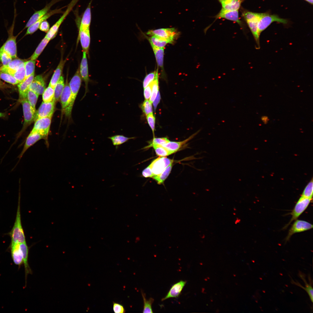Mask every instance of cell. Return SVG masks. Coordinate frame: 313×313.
<instances>
[{
    "mask_svg": "<svg viewBox=\"0 0 313 313\" xmlns=\"http://www.w3.org/2000/svg\"><path fill=\"white\" fill-rule=\"evenodd\" d=\"M200 130H199L194 134H193L186 139L179 142L169 141L167 143L162 145L168 150L174 153L175 152L180 149L184 145L186 144L188 141L192 139L195 136Z\"/></svg>",
    "mask_w": 313,
    "mask_h": 313,
    "instance_id": "484cf974",
    "label": "cell"
},
{
    "mask_svg": "<svg viewBox=\"0 0 313 313\" xmlns=\"http://www.w3.org/2000/svg\"><path fill=\"white\" fill-rule=\"evenodd\" d=\"M82 79L79 69L69 83L71 91L70 101L68 106L64 113L69 118L71 117L73 105L81 84Z\"/></svg>",
    "mask_w": 313,
    "mask_h": 313,
    "instance_id": "3957f363",
    "label": "cell"
},
{
    "mask_svg": "<svg viewBox=\"0 0 313 313\" xmlns=\"http://www.w3.org/2000/svg\"><path fill=\"white\" fill-rule=\"evenodd\" d=\"M65 61L61 59L51 79L49 85L54 88L61 76Z\"/></svg>",
    "mask_w": 313,
    "mask_h": 313,
    "instance_id": "83f0119b",
    "label": "cell"
},
{
    "mask_svg": "<svg viewBox=\"0 0 313 313\" xmlns=\"http://www.w3.org/2000/svg\"><path fill=\"white\" fill-rule=\"evenodd\" d=\"M5 113L0 112V117H5Z\"/></svg>",
    "mask_w": 313,
    "mask_h": 313,
    "instance_id": "6f0895ef",
    "label": "cell"
},
{
    "mask_svg": "<svg viewBox=\"0 0 313 313\" xmlns=\"http://www.w3.org/2000/svg\"><path fill=\"white\" fill-rule=\"evenodd\" d=\"M156 74V70H155L146 76L143 81V87L144 88L148 85L154 80Z\"/></svg>",
    "mask_w": 313,
    "mask_h": 313,
    "instance_id": "c3c4849f",
    "label": "cell"
},
{
    "mask_svg": "<svg viewBox=\"0 0 313 313\" xmlns=\"http://www.w3.org/2000/svg\"><path fill=\"white\" fill-rule=\"evenodd\" d=\"M169 141V140L166 137L155 138L150 142L149 145L145 147L142 149H146L154 145H162L167 143Z\"/></svg>",
    "mask_w": 313,
    "mask_h": 313,
    "instance_id": "f6af8a7d",
    "label": "cell"
},
{
    "mask_svg": "<svg viewBox=\"0 0 313 313\" xmlns=\"http://www.w3.org/2000/svg\"><path fill=\"white\" fill-rule=\"evenodd\" d=\"M66 6H65L56 9L49 11L45 15L28 28L26 35L31 34L34 33L39 28L40 24L43 21L46 20L52 15L57 14L63 13L64 12L62 11V9Z\"/></svg>",
    "mask_w": 313,
    "mask_h": 313,
    "instance_id": "e0dca14e",
    "label": "cell"
},
{
    "mask_svg": "<svg viewBox=\"0 0 313 313\" xmlns=\"http://www.w3.org/2000/svg\"><path fill=\"white\" fill-rule=\"evenodd\" d=\"M313 228V225L304 220H298L294 221L290 229L285 238L286 241H288L294 234L303 232L310 230Z\"/></svg>",
    "mask_w": 313,
    "mask_h": 313,
    "instance_id": "4fadbf2b",
    "label": "cell"
},
{
    "mask_svg": "<svg viewBox=\"0 0 313 313\" xmlns=\"http://www.w3.org/2000/svg\"><path fill=\"white\" fill-rule=\"evenodd\" d=\"M160 95L159 91L156 98L153 102V105L155 110H156L158 104L160 102Z\"/></svg>",
    "mask_w": 313,
    "mask_h": 313,
    "instance_id": "11a10c76",
    "label": "cell"
},
{
    "mask_svg": "<svg viewBox=\"0 0 313 313\" xmlns=\"http://www.w3.org/2000/svg\"><path fill=\"white\" fill-rule=\"evenodd\" d=\"M42 94L43 102H48L52 101L54 99V88L49 85L45 89Z\"/></svg>",
    "mask_w": 313,
    "mask_h": 313,
    "instance_id": "8d00e7d4",
    "label": "cell"
},
{
    "mask_svg": "<svg viewBox=\"0 0 313 313\" xmlns=\"http://www.w3.org/2000/svg\"></svg>",
    "mask_w": 313,
    "mask_h": 313,
    "instance_id": "94428289",
    "label": "cell"
},
{
    "mask_svg": "<svg viewBox=\"0 0 313 313\" xmlns=\"http://www.w3.org/2000/svg\"><path fill=\"white\" fill-rule=\"evenodd\" d=\"M186 283V281L181 280L173 285L166 296L162 299V301L171 298L178 297Z\"/></svg>",
    "mask_w": 313,
    "mask_h": 313,
    "instance_id": "44dd1931",
    "label": "cell"
},
{
    "mask_svg": "<svg viewBox=\"0 0 313 313\" xmlns=\"http://www.w3.org/2000/svg\"><path fill=\"white\" fill-rule=\"evenodd\" d=\"M34 76V73L19 83L18 85L19 100L26 98L29 87L32 81Z\"/></svg>",
    "mask_w": 313,
    "mask_h": 313,
    "instance_id": "d6986e66",
    "label": "cell"
},
{
    "mask_svg": "<svg viewBox=\"0 0 313 313\" xmlns=\"http://www.w3.org/2000/svg\"><path fill=\"white\" fill-rule=\"evenodd\" d=\"M173 163H171L159 175L153 176L155 179L159 184L163 183L170 174L172 167Z\"/></svg>",
    "mask_w": 313,
    "mask_h": 313,
    "instance_id": "d6a6232c",
    "label": "cell"
},
{
    "mask_svg": "<svg viewBox=\"0 0 313 313\" xmlns=\"http://www.w3.org/2000/svg\"><path fill=\"white\" fill-rule=\"evenodd\" d=\"M140 107L143 112L146 116L153 112L152 103L148 100H145L141 105Z\"/></svg>",
    "mask_w": 313,
    "mask_h": 313,
    "instance_id": "7dc6e473",
    "label": "cell"
},
{
    "mask_svg": "<svg viewBox=\"0 0 313 313\" xmlns=\"http://www.w3.org/2000/svg\"><path fill=\"white\" fill-rule=\"evenodd\" d=\"M39 28L41 31L48 32L50 28L49 23L46 20L43 21L40 24Z\"/></svg>",
    "mask_w": 313,
    "mask_h": 313,
    "instance_id": "db71d44e",
    "label": "cell"
},
{
    "mask_svg": "<svg viewBox=\"0 0 313 313\" xmlns=\"http://www.w3.org/2000/svg\"><path fill=\"white\" fill-rule=\"evenodd\" d=\"M142 174L143 176L145 178H152L154 176L149 165L143 170Z\"/></svg>",
    "mask_w": 313,
    "mask_h": 313,
    "instance_id": "f5cc1de1",
    "label": "cell"
},
{
    "mask_svg": "<svg viewBox=\"0 0 313 313\" xmlns=\"http://www.w3.org/2000/svg\"><path fill=\"white\" fill-rule=\"evenodd\" d=\"M92 2V0L89 2L83 13L80 23L79 29H90L91 20V6Z\"/></svg>",
    "mask_w": 313,
    "mask_h": 313,
    "instance_id": "603a6c76",
    "label": "cell"
},
{
    "mask_svg": "<svg viewBox=\"0 0 313 313\" xmlns=\"http://www.w3.org/2000/svg\"><path fill=\"white\" fill-rule=\"evenodd\" d=\"M112 141L113 145L116 146V148L118 146L127 142L130 139H134L135 137H128L122 135H116L108 137Z\"/></svg>",
    "mask_w": 313,
    "mask_h": 313,
    "instance_id": "1f68e13d",
    "label": "cell"
},
{
    "mask_svg": "<svg viewBox=\"0 0 313 313\" xmlns=\"http://www.w3.org/2000/svg\"><path fill=\"white\" fill-rule=\"evenodd\" d=\"M35 60L30 59L25 62L24 66L26 76L25 79L34 73Z\"/></svg>",
    "mask_w": 313,
    "mask_h": 313,
    "instance_id": "60d3db41",
    "label": "cell"
},
{
    "mask_svg": "<svg viewBox=\"0 0 313 313\" xmlns=\"http://www.w3.org/2000/svg\"><path fill=\"white\" fill-rule=\"evenodd\" d=\"M11 57L1 47L0 48V61L3 66L7 65L12 60Z\"/></svg>",
    "mask_w": 313,
    "mask_h": 313,
    "instance_id": "bcb514c9",
    "label": "cell"
},
{
    "mask_svg": "<svg viewBox=\"0 0 313 313\" xmlns=\"http://www.w3.org/2000/svg\"><path fill=\"white\" fill-rule=\"evenodd\" d=\"M8 73L13 76L19 83L22 82L25 79L26 76L24 63L16 70L11 71Z\"/></svg>",
    "mask_w": 313,
    "mask_h": 313,
    "instance_id": "836d02e7",
    "label": "cell"
},
{
    "mask_svg": "<svg viewBox=\"0 0 313 313\" xmlns=\"http://www.w3.org/2000/svg\"><path fill=\"white\" fill-rule=\"evenodd\" d=\"M18 205L15 221L10 232L11 243H21L26 242L25 237L22 226L20 212V193L19 192Z\"/></svg>",
    "mask_w": 313,
    "mask_h": 313,
    "instance_id": "7a4b0ae2",
    "label": "cell"
},
{
    "mask_svg": "<svg viewBox=\"0 0 313 313\" xmlns=\"http://www.w3.org/2000/svg\"><path fill=\"white\" fill-rule=\"evenodd\" d=\"M46 88L45 83L41 75H38L34 78L29 89L39 95L42 94Z\"/></svg>",
    "mask_w": 313,
    "mask_h": 313,
    "instance_id": "ac0fdd59",
    "label": "cell"
},
{
    "mask_svg": "<svg viewBox=\"0 0 313 313\" xmlns=\"http://www.w3.org/2000/svg\"><path fill=\"white\" fill-rule=\"evenodd\" d=\"M16 12V8H14L13 23L10 29L11 34L5 43L1 47L3 50L9 54L12 58H16L17 57V55L16 43L17 36H14L12 34L15 18L17 15Z\"/></svg>",
    "mask_w": 313,
    "mask_h": 313,
    "instance_id": "52a82bcc",
    "label": "cell"
},
{
    "mask_svg": "<svg viewBox=\"0 0 313 313\" xmlns=\"http://www.w3.org/2000/svg\"><path fill=\"white\" fill-rule=\"evenodd\" d=\"M148 37L150 45H153L156 47L164 48L167 44L169 43L168 41L161 39L155 36Z\"/></svg>",
    "mask_w": 313,
    "mask_h": 313,
    "instance_id": "ab89813d",
    "label": "cell"
},
{
    "mask_svg": "<svg viewBox=\"0 0 313 313\" xmlns=\"http://www.w3.org/2000/svg\"><path fill=\"white\" fill-rule=\"evenodd\" d=\"M19 246L22 254L23 263L25 267L26 278V279L27 275L32 273L28 261V249L26 242L20 243Z\"/></svg>",
    "mask_w": 313,
    "mask_h": 313,
    "instance_id": "4316f807",
    "label": "cell"
},
{
    "mask_svg": "<svg viewBox=\"0 0 313 313\" xmlns=\"http://www.w3.org/2000/svg\"><path fill=\"white\" fill-rule=\"evenodd\" d=\"M113 310L115 313H124L125 310L123 306L119 303L113 302Z\"/></svg>",
    "mask_w": 313,
    "mask_h": 313,
    "instance_id": "f907efd6",
    "label": "cell"
},
{
    "mask_svg": "<svg viewBox=\"0 0 313 313\" xmlns=\"http://www.w3.org/2000/svg\"><path fill=\"white\" fill-rule=\"evenodd\" d=\"M152 93L151 85L150 84L147 87L144 88V96L145 100L150 99Z\"/></svg>",
    "mask_w": 313,
    "mask_h": 313,
    "instance_id": "816d5d0a",
    "label": "cell"
},
{
    "mask_svg": "<svg viewBox=\"0 0 313 313\" xmlns=\"http://www.w3.org/2000/svg\"><path fill=\"white\" fill-rule=\"evenodd\" d=\"M152 147L154 148L156 154L160 157H165L174 153L161 145H156Z\"/></svg>",
    "mask_w": 313,
    "mask_h": 313,
    "instance_id": "b9f144b4",
    "label": "cell"
},
{
    "mask_svg": "<svg viewBox=\"0 0 313 313\" xmlns=\"http://www.w3.org/2000/svg\"><path fill=\"white\" fill-rule=\"evenodd\" d=\"M220 3L222 8L224 10L234 11L239 10L241 4L245 0H217Z\"/></svg>",
    "mask_w": 313,
    "mask_h": 313,
    "instance_id": "d4e9b609",
    "label": "cell"
},
{
    "mask_svg": "<svg viewBox=\"0 0 313 313\" xmlns=\"http://www.w3.org/2000/svg\"><path fill=\"white\" fill-rule=\"evenodd\" d=\"M62 0H52L43 9L36 11L30 17L24 28H28L46 14L55 4Z\"/></svg>",
    "mask_w": 313,
    "mask_h": 313,
    "instance_id": "9a60e30c",
    "label": "cell"
},
{
    "mask_svg": "<svg viewBox=\"0 0 313 313\" xmlns=\"http://www.w3.org/2000/svg\"><path fill=\"white\" fill-rule=\"evenodd\" d=\"M39 95L29 90L27 95V99L34 111L36 112V105Z\"/></svg>",
    "mask_w": 313,
    "mask_h": 313,
    "instance_id": "74e56055",
    "label": "cell"
},
{
    "mask_svg": "<svg viewBox=\"0 0 313 313\" xmlns=\"http://www.w3.org/2000/svg\"><path fill=\"white\" fill-rule=\"evenodd\" d=\"M154 51L156 61L158 66L163 68L164 48L156 47L151 45Z\"/></svg>",
    "mask_w": 313,
    "mask_h": 313,
    "instance_id": "f546056e",
    "label": "cell"
},
{
    "mask_svg": "<svg viewBox=\"0 0 313 313\" xmlns=\"http://www.w3.org/2000/svg\"><path fill=\"white\" fill-rule=\"evenodd\" d=\"M312 199L301 196L296 204L293 209L289 214L292 217L290 221L285 225L283 229H286L293 222L299 217L306 210L310 203Z\"/></svg>",
    "mask_w": 313,
    "mask_h": 313,
    "instance_id": "ba28073f",
    "label": "cell"
},
{
    "mask_svg": "<svg viewBox=\"0 0 313 313\" xmlns=\"http://www.w3.org/2000/svg\"><path fill=\"white\" fill-rule=\"evenodd\" d=\"M0 78L4 81L12 85H16L19 82L12 75L2 71L0 72Z\"/></svg>",
    "mask_w": 313,
    "mask_h": 313,
    "instance_id": "ee69618b",
    "label": "cell"
},
{
    "mask_svg": "<svg viewBox=\"0 0 313 313\" xmlns=\"http://www.w3.org/2000/svg\"><path fill=\"white\" fill-rule=\"evenodd\" d=\"M152 88V93L149 101L152 103L156 98L159 91L158 70H156V77L154 80L151 83Z\"/></svg>",
    "mask_w": 313,
    "mask_h": 313,
    "instance_id": "d590c367",
    "label": "cell"
},
{
    "mask_svg": "<svg viewBox=\"0 0 313 313\" xmlns=\"http://www.w3.org/2000/svg\"><path fill=\"white\" fill-rule=\"evenodd\" d=\"M173 161V159L165 157H160L154 159L149 165L154 176L160 174Z\"/></svg>",
    "mask_w": 313,
    "mask_h": 313,
    "instance_id": "7c38bea8",
    "label": "cell"
},
{
    "mask_svg": "<svg viewBox=\"0 0 313 313\" xmlns=\"http://www.w3.org/2000/svg\"><path fill=\"white\" fill-rule=\"evenodd\" d=\"M71 95V90L67 79L64 88L60 99L62 113H64L69 105L70 101Z\"/></svg>",
    "mask_w": 313,
    "mask_h": 313,
    "instance_id": "ffe728a7",
    "label": "cell"
},
{
    "mask_svg": "<svg viewBox=\"0 0 313 313\" xmlns=\"http://www.w3.org/2000/svg\"><path fill=\"white\" fill-rule=\"evenodd\" d=\"M143 301V313H153L152 304L154 301V299L152 298L147 299L145 297V294L142 291L141 292Z\"/></svg>",
    "mask_w": 313,
    "mask_h": 313,
    "instance_id": "f35d334b",
    "label": "cell"
},
{
    "mask_svg": "<svg viewBox=\"0 0 313 313\" xmlns=\"http://www.w3.org/2000/svg\"><path fill=\"white\" fill-rule=\"evenodd\" d=\"M242 16L246 22L255 40L259 47V36L258 32V23L260 13L254 12L241 9Z\"/></svg>",
    "mask_w": 313,
    "mask_h": 313,
    "instance_id": "6da1fadb",
    "label": "cell"
},
{
    "mask_svg": "<svg viewBox=\"0 0 313 313\" xmlns=\"http://www.w3.org/2000/svg\"><path fill=\"white\" fill-rule=\"evenodd\" d=\"M313 183L312 179L307 184L304 189L301 196L312 200Z\"/></svg>",
    "mask_w": 313,
    "mask_h": 313,
    "instance_id": "7bdbcfd3",
    "label": "cell"
},
{
    "mask_svg": "<svg viewBox=\"0 0 313 313\" xmlns=\"http://www.w3.org/2000/svg\"><path fill=\"white\" fill-rule=\"evenodd\" d=\"M25 61L21 59H14L12 60L7 65H3L0 68V71L8 73L11 71L16 70Z\"/></svg>",
    "mask_w": 313,
    "mask_h": 313,
    "instance_id": "f1b7e54d",
    "label": "cell"
},
{
    "mask_svg": "<svg viewBox=\"0 0 313 313\" xmlns=\"http://www.w3.org/2000/svg\"><path fill=\"white\" fill-rule=\"evenodd\" d=\"M215 20L219 19H224L237 23L241 27L243 23L239 16V10L229 11L221 9L219 12L214 17Z\"/></svg>",
    "mask_w": 313,
    "mask_h": 313,
    "instance_id": "5bb4252c",
    "label": "cell"
},
{
    "mask_svg": "<svg viewBox=\"0 0 313 313\" xmlns=\"http://www.w3.org/2000/svg\"><path fill=\"white\" fill-rule=\"evenodd\" d=\"M309 3L312 4H313V0H305Z\"/></svg>",
    "mask_w": 313,
    "mask_h": 313,
    "instance_id": "680465c9",
    "label": "cell"
},
{
    "mask_svg": "<svg viewBox=\"0 0 313 313\" xmlns=\"http://www.w3.org/2000/svg\"><path fill=\"white\" fill-rule=\"evenodd\" d=\"M20 101L23 108L24 121L23 128L18 134V138L27 128L34 121L36 114V112L33 110L27 98L23 99Z\"/></svg>",
    "mask_w": 313,
    "mask_h": 313,
    "instance_id": "9c48e42d",
    "label": "cell"
},
{
    "mask_svg": "<svg viewBox=\"0 0 313 313\" xmlns=\"http://www.w3.org/2000/svg\"><path fill=\"white\" fill-rule=\"evenodd\" d=\"M1 82L0 81V87L1 86Z\"/></svg>",
    "mask_w": 313,
    "mask_h": 313,
    "instance_id": "91938a15",
    "label": "cell"
},
{
    "mask_svg": "<svg viewBox=\"0 0 313 313\" xmlns=\"http://www.w3.org/2000/svg\"><path fill=\"white\" fill-rule=\"evenodd\" d=\"M52 118L44 117L37 119L34 122L33 128L30 133L37 132L40 134L45 140L46 146L49 147L48 137L51 122Z\"/></svg>",
    "mask_w": 313,
    "mask_h": 313,
    "instance_id": "277c9868",
    "label": "cell"
},
{
    "mask_svg": "<svg viewBox=\"0 0 313 313\" xmlns=\"http://www.w3.org/2000/svg\"><path fill=\"white\" fill-rule=\"evenodd\" d=\"M276 22L283 24H287L288 21L280 18L276 14H271L267 13H260L258 23V32L260 36L261 33L267 28L272 23Z\"/></svg>",
    "mask_w": 313,
    "mask_h": 313,
    "instance_id": "5b68a950",
    "label": "cell"
},
{
    "mask_svg": "<svg viewBox=\"0 0 313 313\" xmlns=\"http://www.w3.org/2000/svg\"><path fill=\"white\" fill-rule=\"evenodd\" d=\"M87 53L83 52L82 58L81 62L79 69L80 75L82 79L85 83V92L83 98L88 92V84L90 81L88 74V63L87 58Z\"/></svg>",
    "mask_w": 313,
    "mask_h": 313,
    "instance_id": "2e32d148",
    "label": "cell"
},
{
    "mask_svg": "<svg viewBox=\"0 0 313 313\" xmlns=\"http://www.w3.org/2000/svg\"><path fill=\"white\" fill-rule=\"evenodd\" d=\"M11 249L13 261L16 265L19 267L23 263V255L20 248L19 243H11Z\"/></svg>",
    "mask_w": 313,
    "mask_h": 313,
    "instance_id": "cb8c5ba5",
    "label": "cell"
},
{
    "mask_svg": "<svg viewBox=\"0 0 313 313\" xmlns=\"http://www.w3.org/2000/svg\"><path fill=\"white\" fill-rule=\"evenodd\" d=\"M79 37L83 51L88 54L90 41V29H79Z\"/></svg>",
    "mask_w": 313,
    "mask_h": 313,
    "instance_id": "7402d4cb",
    "label": "cell"
},
{
    "mask_svg": "<svg viewBox=\"0 0 313 313\" xmlns=\"http://www.w3.org/2000/svg\"><path fill=\"white\" fill-rule=\"evenodd\" d=\"M79 0H72L67 5V8L63 14L47 32L45 37L48 39L50 40L55 37L60 26Z\"/></svg>",
    "mask_w": 313,
    "mask_h": 313,
    "instance_id": "30bf717a",
    "label": "cell"
},
{
    "mask_svg": "<svg viewBox=\"0 0 313 313\" xmlns=\"http://www.w3.org/2000/svg\"><path fill=\"white\" fill-rule=\"evenodd\" d=\"M49 41L50 40L45 37L30 57V59L35 60L41 54Z\"/></svg>",
    "mask_w": 313,
    "mask_h": 313,
    "instance_id": "e575fe53",
    "label": "cell"
},
{
    "mask_svg": "<svg viewBox=\"0 0 313 313\" xmlns=\"http://www.w3.org/2000/svg\"><path fill=\"white\" fill-rule=\"evenodd\" d=\"M148 35L155 36L169 43H172L179 35V33L174 28H160L151 30L146 33Z\"/></svg>",
    "mask_w": 313,
    "mask_h": 313,
    "instance_id": "8992f818",
    "label": "cell"
},
{
    "mask_svg": "<svg viewBox=\"0 0 313 313\" xmlns=\"http://www.w3.org/2000/svg\"><path fill=\"white\" fill-rule=\"evenodd\" d=\"M146 119L148 124L154 133L155 129V118L153 113L149 114L146 116Z\"/></svg>",
    "mask_w": 313,
    "mask_h": 313,
    "instance_id": "681fc988",
    "label": "cell"
},
{
    "mask_svg": "<svg viewBox=\"0 0 313 313\" xmlns=\"http://www.w3.org/2000/svg\"><path fill=\"white\" fill-rule=\"evenodd\" d=\"M56 102L54 99L50 102L43 101L37 111L34 121L40 118H52L55 110Z\"/></svg>",
    "mask_w": 313,
    "mask_h": 313,
    "instance_id": "8fae6325",
    "label": "cell"
},
{
    "mask_svg": "<svg viewBox=\"0 0 313 313\" xmlns=\"http://www.w3.org/2000/svg\"><path fill=\"white\" fill-rule=\"evenodd\" d=\"M63 77L61 76L56 83L54 88V100L56 102L60 100V97L65 87Z\"/></svg>",
    "mask_w": 313,
    "mask_h": 313,
    "instance_id": "4dcf8cb0",
    "label": "cell"
},
{
    "mask_svg": "<svg viewBox=\"0 0 313 313\" xmlns=\"http://www.w3.org/2000/svg\"><path fill=\"white\" fill-rule=\"evenodd\" d=\"M262 120L264 123H267L268 121V118L266 116H263L261 118Z\"/></svg>",
    "mask_w": 313,
    "mask_h": 313,
    "instance_id": "9f6ffc18",
    "label": "cell"
}]
</instances>
